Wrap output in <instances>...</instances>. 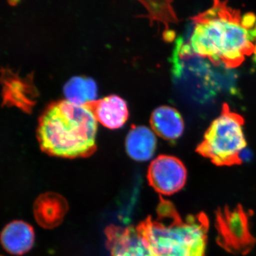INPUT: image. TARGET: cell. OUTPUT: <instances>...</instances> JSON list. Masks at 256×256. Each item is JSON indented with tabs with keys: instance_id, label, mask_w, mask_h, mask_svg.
I'll list each match as a JSON object with an SVG mask.
<instances>
[{
	"instance_id": "52a82bcc",
	"label": "cell",
	"mask_w": 256,
	"mask_h": 256,
	"mask_svg": "<svg viewBox=\"0 0 256 256\" xmlns=\"http://www.w3.org/2000/svg\"><path fill=\"white\" fill-rule=\"evenodd\" d=\"M111 256H156L139 227L108 228Z\"/></svg>"
},
{
	"instance_id": "ba28073f",
	"label": "cell",
	"mask_w": 256,
	"mask_h": 256,
	"mask_svg": "<svg viewBox=\"0 0 256 256\" xmlns=\"http://www.w3.org/2000/svg\"><path fill=\"white\" fill-rule=\"evenodd\" d=\"M90 108L96 120L109 129L122 127L128 120V106L118 96H106L88 105Z\"/></svg>"
},
{
	"instance_id": "5b68a950",
	"label": "cell",
	"mask_w": 256,
	"mask_h": 256,
	"mask_svg": "<svg viewBox=\"0 0 256 256\" xmlns=\"http://www.w3.org/2000/svg\"><path fill=\"white\" fill-rule=\"evenodd\" d=\"M217 229L220 244L228 250L244 254L255 242L249 229L247 216L240 206L218 212Z\"/></svg>"
},
{
	"instance_id": "5bb4252c",
	"label": "cell",
	"mask_w": 256,
	"mask_h": 256,
	"mask_svg": "<svg viewBox=\"0 0 256 256\" xmlns=\"http://www.w3.org/2000/svg\"><path fill=\"white\" fill-rule=\"evenodd\" d=\"M6 92L12 96V101L24 108H28L33 104L31 98L28 97V84L21 79H12L8 85Z\"/></svg>"
},
{
	"instance_id": "7c38bea8",
	"label": "cell",
	"mask_w": 256,
	"mask_h": 256,
	"mask_svg": "<svg viewBox=\"0 0 256 256\" xmlns=\"http://www.w3.org/2000/svg\"><path fill=\"white\" fill-rule=\"evenodd\" d=\"M150 124L154 132L168 140L178 139L184 128L182 117L178 110L166 106H160L153 111Z\"/></svg>"
},
{
	"instance_id": "9c48e42d",
	"label": "cell",
	"mask_w": 256,
	"mask_h": 256,
	"mask_svg": "<svg viewBox=\"0 0 256 256\" xmlns=\"http://www.w3.org/2000/svg\"><path fill=\"white\" fill-rule=\"evenodd\" d=\"M68 210L65 198L58 194L45 193L36 198L34 213L37 223L45 228L60 225Z\"/></svg>"
},
{
	"instance_id": "8fae6325",
	"label": "cell",
	"mask_w": 256,
	"mask_h": 256,
	"mask_svg": "<svg viewBox=\"0 0 256 256\" xmlns=\"http://www.w3.org/2000/svg\"><path fill=\"white\" fill-rule=\"evenodd\" d=\"M156 138L153 131L146 126H132L126 140L128 156L138 162L151 160L156 153Z\"/></svg>"
},
{
	"instance_id": "3957f363",
	"label": "cell",
	"mask_w": 256,
	"mask_h": 256,
	"mask_svg": "<svg viewBox=\"0 0 256 256\" xmlns=\"http://www.w3.org/2000/svg\"><path fill=\"white\" fill-rule=\"evenodd\" d=\"M156 256H204L208 222L204 216L182 220L170 204L160 206L158 220L139 226Z\"/></svg>"
},
{
	"instance_id": "4fadbf2b",
	"label": "cell",
	"mask_w": 256,
	"mask_h": 256,
	"mask_svg": "<svg viewBox=\"0 0 256 256\" xmlns=\"http://www.w3.org/2000/svg\"><path fill=\"white\" fill-rule=\"evenodd\" d=\"M64 92L67 100L78 105L86 106L97 100V85L92 78L88 77L70 78L64 86Z\"/></svg>"
},
{
	"instance_id": "8992f818",
	"label": "cell",
	"mask_w": 256,
	"mask_h": 256,
	"mask_svg": "<svg viewBox=\"0 0 256 256\" xmlns=\"http://www.w3.org/2000/svg\"><path fill=\"white\" fill-rule=\"evenodd\" d=\"M148 178L156 191L170 196L184 188L188 178V171L181 160L163 154L152 162Z\"/></svg>"
},
{
	"instance_id": "277c9868",
	"label": "cell",
	"mask_w": 256,
	"mask_h": 256,
	"mask_svg": "<svg viewBox=\"0 0 256 256\" xmlns=\"http://www.w3.org/2000/svg\"><path fill=\"white\" fill-rule=\"evenodd\" d=\"M244 124L242 116L224 104L222 114L210 124L196 151L218 166L240 164L246 146Z\"/></svg>"
},
{
	"instance_id": "7a4b0ae2",
	"label": "cell",
	"mask_w": 256,
	"mask_h": 256,
	"mask_svg": "<svg viewBox=\"0 0 256 256\" xmlns=\"http://www.w3.org/2000/svg\"><path fill=\"white\" fill-rule=\"evenodd\" d=\"M88 106L60 100L52 102L40 120L37 136L42 150L64 158H85L96 150L98 124Z\"/></svg>"
},
{
	"instance_id": "6da1fadb",
	"label": "cell",
	"mask_w": 256,
	"mask_h": 256,
	"mask_svg": "<svg viewBox=\"0 0 256 256\" xmlns=\"http://www.w3.org/2000/svg\"><path fill=\"white\" fill-rule=\"evenodd\" d=\"M194 28L188 50L214 64L236 68L246 57L256 55V16L242 15L226 2L213 6L193 18Z\"/></svg>"
},
{
	"instance_id": "30bf717a",
	"label": "cell",
	"mask_w": 256,
	"mask_h": 256,
	"mask_svg": "<svg viewBox=\"0 0 256 256\" xmlns=\"http://www.w3.org/2000/svg\"><path fill=\"white\" fill-rule=\"evenodd\" d=\"M3 248L10 254L22 256L31 250L35 240L34 230L23 220H14L4 227L0 236Z\"/></svg>"
}]
</instances>
